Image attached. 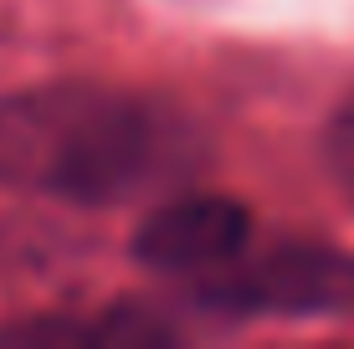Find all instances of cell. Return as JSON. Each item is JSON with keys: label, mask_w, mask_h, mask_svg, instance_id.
Masks as SVG:
<instances>
[{"label": "cell", "mask_w": 354, "mask_h": 349, "mask_svg": "<svg viewBox=\"0 0 354 349\" xmlns=\"http://www.w3.org/2000/svg\"><path fill=\"white\" fill-rule=\"evenodd\" d=\"M165 160V129L108 82H41L0 98V185L77 206L144 190Z\"/></svg>", "instance_id": "6da1fadb"}, {"label": "cell", "mask_w": 354, "mask_h": 349, "mask_svg": "<svg viewBox=\"0 0 354 349\" xmlns=\"http://www.w3.org/2000/svg\"><path fill=\"white\" fill-rule=\"evenodd\" d=\"M211 314L241 319H354V252L324 242H283L252 262H226L195 283Z\"/></svg>", "instance_id": "7a4b0ae2"}, {"label": "cell", "mask_w": 354, "mask_h": 349, "mask_svg": "<svg viewBox=\"0 0 354 349\" xmlns=\"http://www.w3.org/2000/svg\"><path fill=\"white\" fill-rule=\"evenodd\" d=\"M252 211L226 196H180L149 211L133 232V257L165 278H211L247 252Z\"/></svg>", "instance_id": "3957f363"}, {"label": "cell", "mask_w": 354, "mask_h": 349, "mask_svg": "<svg viewBox=\"0 0 354 349\" xmlns=\"http://www.w3.org/2000/svg\"><path fill=\"white\" fill-rule=\"evenodd\" d=\"M324 164L339 180V190L354 200V103H344L324 124Z\"/></svg>", "instance_id": "277c9868"}]
</instances>
